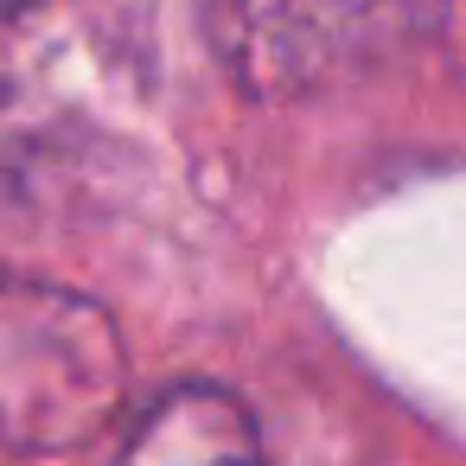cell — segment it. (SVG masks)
<instances>
[{"mask_svg": "<svg viewBox=\"0 0 466 466\" xmlns=\"http://www.w3.org/2000/svg\"><path fill=\"white\" fill-rule=\"evenodd\" d=\"M128 396L116 313L65 281L0 268V453L90 447Z\"/></svg>", "mask_w": 466, "mask_h": 466, "instance_id": "obj_1", "label": "cell"}, {"mask_svg": "<svg viewBox=\"0 0 466 466\" xmlns=\"http://www.w3.org/2000/svg\"><path fill=\"white\" fill-rule=\"evenodd\" d=\"M71 0H0V103H7L58 46Z\"/></svg>", "mask_w": 466, "mask_h": 466, "instance_id": "obj_4", "label": "cell"}, {"mask_svg": "<svg viewBox=\"0 0 466 466\" xmlns=\"http://www.w3.org/2000/svg\"><path fill=\"white\" fill-rule=\"evenodd\" d=\"M122 466H268L262 428L224 383H179L135 428Z\"/></svg>", "mask_w": 466, "mask_h": 466, "instance_id": "obj_3", "label": "cell"}, {"mask_svg": "<svg viewBox=\"0 0 466 466\" xmlns=\"http://www.w3.org/2000/svg\"><path fill=\"white\" fill-rule=\"evenodd\" d=\"M198 7L218 65L256 103H294L319 90L377 20V0H198Z\"/></svg>", "mask_w": 466, "mask_h": 466, "instance_id": "obj_2", "label": "cell"}]
</instances>
